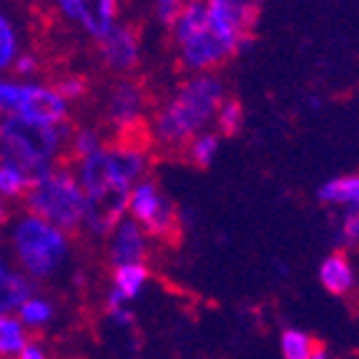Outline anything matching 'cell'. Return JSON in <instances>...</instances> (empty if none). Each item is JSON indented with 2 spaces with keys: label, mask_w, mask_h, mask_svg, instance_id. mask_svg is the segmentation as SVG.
I'll return each instance as SVG.
<instances>
[{
  "label": "cell",
  "mask_w": 359,
  "mask_h": 359,
  "mask_svg": "<svg viewBox=\"0 0 359 359\" xmlns=\"http://www.w3.org/2000/svg\"><path fill=\"white\" fill-rule=\"evenodd\" d=\"M154 241L146 236V231L131 222L128 216H123L116 229L108 233L106 239V252L111 266H126V264H149Z\"/></svg>",
  "instance_id": "obj_10"
},
{
  "label": "cell",
  "mask_w": 359,
  "mask_h": 359,
  "mask_svg": "<svg viewBox=\"0 0 359 359\" xmlns=\"http://www.w3.org/2000/svg\"><path fill=\"white\" fill-rule=\"evenodd\" d=\"M30 282L23 274L6 271L0 274V317H8L11 311L20 309L30 299Z\"/></svg>",
  "instance_id": "obj_16"
},
{
  "label": "cell",
  "mask_w": 359,
  "mask_h": 359,
  "mask_svg": "<svg viewBox=\"0 0 359 359\" xmlns=\"http://www.w3.org/2000/svg\"><path fill=\"white\" fill-rule=\"evenodd\" d=\"M311 359H332V354H330V349L324 347V344H319L317 352L311 354Z\"/></svg>",
  "instance_id": "obj_32"
},
{
  "label": "cell",
  "mask_w": 359,
  "mask_h": 359,
  "mask_svg": "<svg viewBox=\"0 0 359 359\" xmlns=\"http://www.w3.org/2000/svg\"><path fill=\"white\" fill-rule=\"evenodd\" d=\"M68 136L71 128L66 123L43 126L18 116H6L0 121V156L6 163L20 168L30 181H36L60 163Z\"/></svg>",
  "instance_id": "obj_4"
},
{
  "label": "cell",
  "mask_w": 359,
  "mask_h": 359,
  "mask_svg": "<svg viewBox=\"0 0 359 359\" xmlns=\"http://www.w3.org/2000/svg\"><path fill=\"white\" fill-rule=\"evenodd\" d=\"M126 216L144 229L151 241H171L181 231L179 209L151 174L131 189Z\"/></svg>",
  "instance_id": "obj_7"
},
{
  "label": "cell",
  "mask_w": 359,
  "mask_h": 359,
  "mask_svg": "<svg viewBox=\"0 0 359 359\" xmlns=\"http://www.w3.org/2000/svg\"><path fill=\"white\" fill-rule=\"evenodd\" d=\"M151 282V269L149 264H126V266H114L111 271V289L108 292L118 297L121 302H136L141 294L146 292Z\"/></svg>",
  "instance_id": "obj_15"
},
{
  "label": "cell",
  "mask_w": 359,
  "mask_h": 359,
  "mask_svg": "<svg viewBox=\"0 0 359 359\" xmlns=\"http://www.w3.org/2000/svg\"><path fill=\"white\" fill-rule=\"evenodd\" d=\"M226 83L219 73H198L181 78L149 116V138L166 154H179L198 133L211 131L222 103L226 101Z\"/></svg>",
  "instance_id": "obj_3"
},
{
  "label": "cell",
  "mask_w": 359,
  "mask_h": 359,
  "mask_svg": "<svg viewBox=\"0 0 359 359\" xmlns=\"http://www.w3.org/2000/svg\"><path fill=\"white\" fill-rule=\"evenodd\" d=\"M103 314H106L108 322L114 324V327H118V330H128V327H133V322H136L131 304L121 302L118 297H114L111 292H108L106 299H103Z\"/></svg>",
  "instance_id": "obj_25"
},
{
  "label": "cell",
  "mask_w": 359,
  "mask_h": 359,
  "mask_svg": "<svg viewBox=\"0 0 359 359\" xmlns=\"http://www.w3.org/2000/svg\"><path fill=\"white\" fill-rule=\"evenodd\" d=\"M354 294H357V299H359V262H357V287H354Z\"/></svg>",
  "instance_id": "obj_35"
},
{
  "label": "cell",
  "mask_w": 359,
  "mask_h": 359,
  "mask_svg": "<svg viewBox=\"0 0 359 359\" xmlns=\"http://www.w3.org/2000/svg\"><path fill=\"white\" fill-rule=\"evenodd\" d=\"M319 341L302 327H284L279 332V354L282 359H311Z\"/></svg>",
  "instance_id": "obj_18"
},
{
  "label": "cell",
  "mask_w": 359,
  "mask_h": 359,
  "mask_svg": "<svg viewBox=\"0 0 359 359\" xmlns=\"http://www.w3.org/2000/svg\"><path fill=\"white\" fill-rule=\"evenodd\" d=\"M23 88L25 83H3L0 81V111L3 114H18L20 101H23Z\"/></svg>",
  "instance_id": "obj_29"
},
{
  "label": "cell",
  "mask_w": 359,
  "mask_h": 359,
  "mask_svg": "<svg viewBox=\"0 0 359 359\" xmlns=\"http://www.w3.org/2000/svg\"><path fill=\"white\" fill-rule=\"evenodd\" d=\"M96 53L103 68L126 78V73L136 71L141 63V30L121 20L103 41L96 43Z\"/></svg>",
  "instance_id": "obj_9"
},
{
  "label": "cell",
  "mask_w": 359,
  "mask_h": 359,
  "mask_svg": "<svg viewBox=\"0 0 359 359\" xmlns=\"http://www.w3.org/2000/svg\"><path fill=\"white\" fill-rule=\"evenodd\" d=\"M219 151H222V136H219V133L211 128V131L198 133L191 144L184 149V154H186V161L191 163V166L209 168L211 163L216 161Z\"/></svg>",
  "instance_id": "obj_19"
},
{
  "label": "cell",
  "mask_w": 359,
  "mask_h": 359,
  "mask_svg": "<svg viewBox=\"0 0 359 359\" xmlns=\"http://www.w3.org/2000/svg\"><path fill=\"white\" fill-rule=\"evenodd\" d=\"M20 266L36 279H48L71 257V236L36 216H23L13 231Z\"/></svg>",
  "instance_id": "obj_6"
},
{
  "label": "cell",
  "mask_w": 359,
  "mask_h": 359,
  "mask_svg": "<svg viewBox=\"0 0 359 359\" xmlns=\"http://www.w3.org/2000/svg\"><path fill=\"white\" fill-rule=\"evenodd\" d=\"M30 184H33V181H30L20 168H15L13 163H6V161L0 163V194H3V196L25 198Z\"/></svg>",
  "instance_id": "obj_24"
},
{
  "label": "cell",
  "mask_w": 359,
  "mask_h": 359,
  "mask_svg": "<svg viewBox=\"0 0 359 359\" xmlns=\"http://www.w3.org/2000/svg\"><path fill=\"white\" fill-rule=\"evenodd\" d=\"M151 116L149 90L136 78H118L106 96L103 106V121L116 136V141L138 138V131H144Z\"/></svg>",
  "instance_id": "obj_8"
},
{
  "label": "cell",
  "mask_w": 359,
  "mask_h": 359,
  "mask_svg": "<svg viewBox=\"0 0 359 359\" xmlns=\"http://www.w3.org/2000/svg\"><path fill=\"white\" fill-rule=\"evenodd\" d=\"M244 128V106L236 98H226L214 118V131L222 138H233Z\"/></svg>",
  "instance_id": "obj_22"
},
{
  "label": "cell",
  "mask_w": 359,
  "mask_h": 359,
  "mask_svg": "<svg viewBox=\"0 0 359 359\" xmlns=\"http://www.w3.org/2000/svg\"><path fill=\"white\" fill-rule=\"evenodd\" d=\"M262 3L257 0H206V20L191 36L171 43L179 71L186 76L219 73L229 60L252 48Z\"/></svg>",
  "instance_id": "obj_2"
},
{
  "label": "cell",
  "mask_w": 359,
  "mask_h": 359,
  "mask_svg": "<svg viewBox=\"0 0 359 359\" xmlns=\"http://www.w3.org/2000/svg\"><path fill=\"white\" fill-rule=\"evenodd\" d=\"M53 90L66 103L81 101V98L88 96V81L83 76H63L53 83Z\"/></svg>",
  "instance_id": "obj_27"
},
{
  "label": "cell",
  "mask_w": 359,
  "mask_h": 359,
  "mask_svg": "<svg viewBox=\"0 0 359 359\" xmlns=\"http://www.w3.org/2000/svg\"><path fill=\"white\" fill-rule=\"evenodd\" d=\"M6 219H8V214H6V209H3V204H0V224L6 222Z\"/></svg>",
  "instance_id": "obj_34"
},
{
  "label": "cell",
  "mask_w": 359,
  "mask_h": 359,
  "mask_svg": "<svg viewBox=\"0 0 359 359\" xmlns=\"http://www.w3.org/2000/svg\"><path fill=\"white\" fill-rule=\"evenodd\" d=\"M30 341V332L20 319L0 317V357H18Z\"/></svg>",
  "instance_id": "obj_20"
},
{
  "label": "cell",
  "mask_w": 359,
  "mask_h": 359,
  "mask_svg": "<svg viewBox=\"0 0 359 359\" xmlns=\"http://www.w3.org/2000/svg\"><path fill=\"white\" fill-rule=\"evenodd\" d=\"M317 282L332 297H339V299L349 297V294H354V287H357V262L347 252L334 249L319 262Z\"/></svg>",
  "instance_id": "obj_12"
},
{
  "label": "cell",
  "mask_w": 359,
  "mask_h": 359,
  "mask_svg": "<svg viewBox=\"0 0 359 359\" xmlns=\"http://www.w3.org/2000/svg\"><path fill=\"white\" fill-rule=\"evenodd\" d=\"M151 151L141 138L106 144L98 154L73 163V174L86 196V233L108 239L116 224L126 216L128 194L149 176Z\"/></svg>",
  "instance_id": "obj_1"
},
{
  "label": "cell",
  "mask_w": 359,
  "mask_h": 359,
  "mask_svg": "<svg viewBox=\"0 0 359 359\" xmlns=\"http://www.w3.org/2000/svg\"><path fill=\"white\" fill-rule=\"evenodd\" d=\"M23 201L30 216L48 222L68 236L83 229L86 196L68 163H58L33 181Z\"/></svg>",
  "instance_id": "obj_5"
},
{
  "label": "cell",
  "mask_w": 359,
  "mask_h": 359,
  "mask_svg": "<svg viewBox=\"0 0 359 359\" xmlns=\"http://www.w3.org/2000/svg\"><path fill=\"white\" fill-rule=\"evenodd\" d=\"M18 359H48V352L43 349L41 341H28V347L23 349V352L18 354Z\"/></svg>",
  "instance_id": "obj_31"
},
{
  "label": "cell",
  "mask_w": 359,
  "mask_h": 359,
  "mask_svg": "<svg viewBox=\"0 0 359 359\" xmlns=\"http://www.w3.org/2000/svg\"><path fill=\"white\" fill-rule=\"evenodd\" d=\"M317 201L334 211H354L359 209V171L339 174L327 179L317 186Z\"/></svg>",
  "instance_id": "obj_13"
},
{
  "label": "cell",
  "mask_w": 359,
  "mask_h": 359,
  "mask_svg": "<svg viewBox=\"0 0 359 359\" xmlns=\"http://www.w3.org/2000/svg\"><path fill=\"white\" fill-rule=\"evenodd\" d=\"M309 108H311V111H319V108H322V103H319V98H309Z\"/></svg>",
  "instance_id": "obj_33"
},
{
  "label": "cell",
  "mask_w": 359,
  "mask_h": 359,
  "mask_svg": "<svg viewBox=\"0 0 359 359\" xmlns=\"http://www.w3.org/2000/svg\"><path fill=\"white\" fill-rule=\"evenodd\" d=\"M13 71L18 73V76H36L41 71V63L33 53H23V55H15L13 60Z\"/></svg>",
  "instance_id": "obj_30"
},
{
  "label": "cell",
  "mask_w": 359,
  "mask_h": 359,
  "mask_svg": "<svg viewBox=\"0 0 359 359\" xmlns=\"http://www.w3.org/2000/svg\"><path fill=\"white\" fill-rule=\"evenodd\" d=\"M181 8H184V0H156L154 6H151V15H154V20L161 28L171 30V25L179 18Z\"/></svg>",
  "instance_id": "obj_28"
},
{
  "label": "cell",
  "mask_w": 359,
  "mask_h": 359,
  "mask_svg": "<svg viewBox=\"0 0 359 359\" xmlns=\"http://www.w3.org/2000/svg\"><path fill=\"white\" fill-rule=\"evenodd\" d=\"M15 116L43 126H60L68 118V103L55 93L53 86L25 83L23 101Z\"/></svg>",
  "instance_id": "obj_11"
},
{
  "label": "cell",
  "mask_w": 359,
  "mask_h": 359,
  "mask_svg": "<svg viewBox=\"0 0 359 359\" xmlns=\"http://www.w3.org/2000/svg\"><path fill=\"white\" fill-rule=\"evenodd\" d=\"M334 241H337V249H341V252H347V254L357 252L359 249V209L339 214L337 226H334Z\"/></svg>",
  "instance_id": "obj_23"
},
{
  "label": "cell",
  "mask_w": 359,
  "mask_h": 359,
  "mask_svg": "<svg viewBox=\"0 0 359 359\" xmlns=\"http://www.w3.org/2000/svg\"><path fill=\"white\" fill-rule=\"evenodd\" d=\"M18 53V38H15V30H13L11 20L6 15H0V71L8 66H13Z\"/></svg>",
  "instance_id": "obj_26"
},
{
  "label": "cell",
  "mask_w": 359,
  "mask_h": 359,
  "mask_svg": "<svg viewBox=\"0 0 359 359\" xmlns=\"http://www.w3.org/2000/svg\"><path fill=\"white\" fill-rule=\"evenodd\" d=\"M106 133L96 126H81L76 131H71L68 136V146H66V156L71 158L73 163L83 161L88 156L98 154V151L106 146Z\"/></svg>",
  "instance_id": "obj_17"
},
{
  "label": "cell",
  "mask_w": 359,
  "mask_h": 359,
  "mask_svg": "<svg viewBox=\"0 0 359 359\" xmlns=\"http://www.w3.org/2000/svg\"><path fill=\"white\" fill-rule=\"evenodd\" d=\"M0 274H6V269H3V264H0Z\"/></svg>",
  "instance_id": "obj_36"
},
{
  "label": "cell",
  "mask_w": 359,
  "mask_h": 359,
  "mask_svg": "<svg viewBox=\"0 0 359 359\" xmlns=\"http://www.w3.org/2000/svg\"><path fill=\"white\" fill-rule=\"evenodd\" d=\"M121 23V3L118 0H86L83 20L78 28L86 30V36L93 43L103 38Z\"/></svg>",
  "instance_id": "obj_14"
},
{
  "label": "cell",
  "mask_w": 359,
  "mask_h": 359,
  "mask_svg": "<svg viewBox=\"0 0 359 359\" xmlns=\"http://www.w3.org/2000/svg\"><path fill=\"white\" fill-rule=\"evenodd\" d=\"M18 317L28 330L41 332L43 327H48L55 319V306H53V302H48L46 297H30L18 309Z\"/></svg>",
  "instance_id": "obj_21"
}]
</instances>
